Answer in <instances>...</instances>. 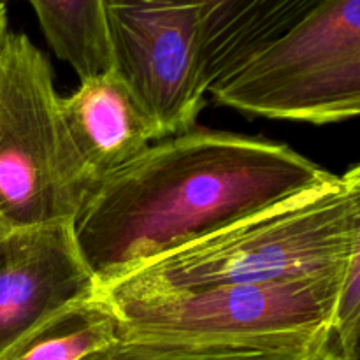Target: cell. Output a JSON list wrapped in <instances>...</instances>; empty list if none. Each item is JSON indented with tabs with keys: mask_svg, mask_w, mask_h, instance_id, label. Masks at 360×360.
Instances as JSON below:
<instances>
[{
	"mask_svg": "<svg viewBox=\"0 0 360 360\" xmlns=\"http://www.w3.org/2000/svg\"><path fill=\"white\" fill-rule=\"evenodd\" d=\"M7 28V16H6V6L4 4H0V35L6 32Z\"/></svg>",
	"mask_w": 360,
	"mask_h": 360,
	"instance_id": "obj_14",
	"label": "cell"
},
{
	"mask_svg": "<svg viewBox=\"0 0 360 360\" xmlns=\"http://www.w3.org/2000/svg\"><path fill=\"white\" fill-rule=\"evenodd\" d=\"M190 13L197 18L210 90L276 42L327 0H109Z\"/></svg>",
	"mask_w": 360,
	"mask_h": 360,
	"instance_id": "obj_9",
	"label": "cell"
},
{
	"mask_svg": "<svg viewBox=\"0 0 360 360\" xmlns=\"http://www.w3.org/2000/svg\"><path fill=\"white\" fill-rule=\"evenodd\" d=\"M330 176L287 144L193 127L108 176L74 214V234L101 288Z\"/></svg>",
	"mask_w": 360,
	"mask_h": 360,
	"instance_id": "obj_1",
	"label": "cell"
},
{
	"mask_svg": "<svg viewBox=\"0 0 360 360\" xmlns=\"http://www.w3.org/2000/svg\"><path fill=\"white\" fill-rule=\"evenodd\" d=\"M336 360H341V359H336Z\"/></svg>",
	"mask_w": 360,
	"mask_h": 360,
	"instance_id": "obj_17",
	"label": "cell"
},
{
	"mask_svg": "<svg viewBox=\"0 0 360 360\" xmlns=\"http://www.w3.org/2000/svg\"><path fill=\"white\" fill-rule=\"evenodd\" d=\"M118 336V319L97 294L42 322L0 360H81Z\"/></svg>",
	"mask_w": 360,
	"mask_h": 360,
	"instance_id": "obj_12",
	"label": "cell"
},
{
	"mask_svg": "<svg viewBox=\"0 0 360 360\" xmlns=\"http://www.w3.org/2000/svg\"><path fill=\"white\" fill-rule=\"evenodd\" d=\"M334 348L341 360H359L360 338V252L348 262L341 280L333 316H330Z\"/></svg>",
	"mask_w": 360,
	"mask_h": 360,
	"instance_id": "obj_13",
	"label": "cell"
},
{
	"mask_svg": "<svg viewBox=\"0 0 360 360\" xmlns=\"http://www.w3.org/2000/svg\"><path fill=\"white\" fill-rule=\"evenodd\" d=\"M214 101L271 120L329 125L360 111V0H327L211 86Z\"/></svg>",
	"mask_w": 360,
	"mask_h": 360,
	"instance_id": "obj_3",
	"label": "cell"
},
{
	"mask_svg": "<svg viewBox=\"0 0 360 360\" xmlns=\"http://www.w3.org/2000/svg\"><path fill=\"white\" fill-rule=\"evenodd\" d=\"M104 2L111 70L160 141L193 129L210 94L197 18L169 7Z\"/></svg>",
	"mask_w": 360,
	"mask_h": 360,
	"instance_id": "obj_6",
	"label": "cell"
},
{
	"mask_svg": "<svg viewBox=\"0 0 360 360\" xmlns=\"http://www.w3.org/2000/svg\"><path fill=\"white\" fill-rule=\"evenodd\" d=\"M49 48L79 76L90 79L111 70L104 0H28Z\"/></svg>",
	"mask_w": 360,
	"mask_h": 360,
	"instance_id": "obj_11",
	"label": "cell"
},
{
	"mask_svg": "<svg viewBox=\"0 0 360 360\" xmlns=\"http://www.w3.org/2000/svg\"><path fill=\"white\" fill-rule=\"evenodd\" d=\"M360 252V167L143 264L101 294L151 295L281 281L338 269Z\"/></svg>",
	"mask_w": 360,
	"mask_h": 360,
	"instance_id": "obj_2",
	"label": "cell"
},
{
	"mask_svg": "<svg viewBox=\"0 0 360 360\" xmlns=\"http://www.w3.org/2000/svg\"><path fill=\"white\" fill-rule=\"evenodd\" d=\"M7 232H9V229H7V227H6V225H4V221H2V220H0V239H2V238H4V236H6V234H7Z\"/></svg>",
	"mask_w": 360,
	"mask_h": 360,
	"instance_id": "obj_15",
	"label": "cell"
},
{
	"mask_svg": "<svg viewBox=\"0 0 360 360\" xmlns=\"http://www.w3.org/2000/svg\"><path fill=\"white\" fill-rule=\"evenodd\" d=\"M6 2H7V0H0V4H4V6H6Z\"/></svg>",
	"mask_w": 360,
	"mask_h": 360,
	"instance_id": "obj_16",
	"label": "cell"
},
{
	"mask_svg": "<svg viewBox=\"0 0 360 360\" xmlns=\"http://www.w3.org/2000/svg\"><path fill=\"white\" fill-rule=\"evenodd\" d=\"M330 327L262 336L120 333L81 360H336Z\"/></svg>",
	"mask_w": 360,
	"mask_h": 360,
	"instance_id": "obj_10",
	"label": "cell"
},
{
	"mask_svg": "<svg viewBox=\"0 0 360 360\" xmlns=\"http://www.w3.org/2000/svg\"><path fill=\"white\" fill-rule=\"evenodd\" d=\"M62 174L77 210L88 195L153 141L157 129L112 70L81 81L56 104Z\"/></svg>",
	"mask_w": 360,
	"mask_h": 360,
	"instance_id": "obj_8",
	"label": "cell"
},
{
	"mask_svg": "<svg viewBox=\"0 0 360 360\" xmlns=\"http://www.w3.org/2000/svg\"><path fill=\"white\" fill-rule=\"evenodd\" d=\"M97 294L72 220L11 229L0 239V357L53 315Z\"/></svg>",
	"mask_w": 360,
	"mask_h": 360,
	"instance_id": "obj_7",
	"label": "cell"
},
{
	"mask_svg": "<svg viewBox=\"0 0 360 360\" xmlns=\"http://www.w3.org/2000/svg\"><path fill=\"white\" fill-rule=\"evenodd\" d=\"M348 264L281 281L225 283L151 295L101 294L120 333L262 336L330 327Z\"/></svg>",
	"mask_w": 360,
	"mask_h": 360,
	"instance_id": "obj_5",
	"label": "cell"
},
{
	"mask_svg": "<svg viewBox=\"0 0 360 360\" xmlns=\"http://www.w3.org/2000/svg\"><path fill=\"white\" fill-rule=\"evenodd\" d=\"M58 97L44 53L27 34L0 35V220L7 229L72 220L60 157Z\"/></svg>",
	"mask_w": 360,
	"mask_h": 360,
	"instance_id": "obj_4",
	"label": "cell"
}]
</instances>
